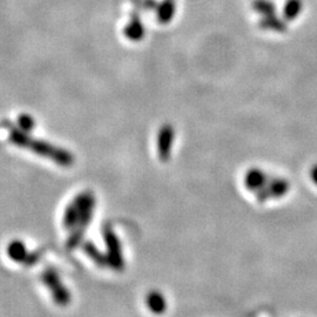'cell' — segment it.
<instances>
[{"instance_id": "cell-8", "label": "cell", "mask_w": 317, "mask_h": 317, "mask_svg": "<svg viewBox=\"0 0 317 317\" xmlns=\"http://www.w3.org/2000/svg\"><path fill=\"white\" fill-rule=\"evenodd\" d=\"M253 10L265 17V15L275 14L276 6L270 0H254Z\"/></svg>"}, {"instance_id": "cell-5", "label": "cell", "mask_w": 317, "mask_h": 317, "mask_svg": "<svg viewBox=\"0 0 317 317\" xmlns=\"http://www.w3.org/2000/svg\"><path fill=\"white\" fill-rule=\"evenodd\" d=\"M147 305L150 309V311L155 314H161L167 308V302H166L165 296L158 292H152L148 294L147 297Z\"/></svg>"}, {"instance_id": "cell-9", "label": "cell", "mask_w": 317, "mask_h": 317, "mask_svg": "<svg viewBox=\"0 0 317 317\" xmlns=\"http://www.w3.org/2000/svg\"><path fill=\"white\" fill-rule=\"evenodd\" d=\"M310 177H311L312 182H314V183L317 186V165H315L314 167L311 168V171H310Z\"/></svg>"}, {"instance_id": "cell-7", "label": "cell", "mask_w": 317, "mask_h": 317, "mask_svg": "<svg viewBox=\"0 0 317 317\" xmlns=\"http://www.w3.org/2000/svg\"><path fill=\"white\" fill-rule=\"evenodd\" d=\"M174 12H175V4L174 0H165L158 7V20L161 22H168L173 18Z\"/></svg>"}, {"instance_id": "cell-1", "label": "cell", "mask_w": 317, "mask_h": 317, "mask_svg": "<svg viewBox=\"0 0 317 317\" xmlns=\"http://www.w3.org/2000/svg\"><path fill=\"white\" fill-rule=\"evenodd\" d=\"M289 188H290V184H289L288 180L282 179V177H276V179L269 180L268 184L265 188L256 192V195L260 201H266L270 198L278 199L287 194Z\"/></svg>"}, {"instance_id": "cell-4", "label": "cell", "mask_w": 317, "mask_h": 317, "mask_svg": "<svg viewBox=\"0 0 317 317\" xmlns=\"http://www.w3.org/2000/svg\"><path fill=\"white\" fill-rule=\"evenodd\" d=\"M258 27L262 30L275 31V32H285L288 29L287 22L276 17L275 14L265 15V17L258 21Z\"/></svg>"}, {"instance_id": "cell-6", "label": "cell", "mask_w": 317, "mask_h": 317, "mask_svg": "<svg viewBox=\"0 0 317 317\" xmlns=\"http://www.w3.org/2000/svg\"><path fill=\"white\" fill-rule=\"evenodd\" d=\"M301 10H302L301 0H287L283 7V18L287 21H292L299 17Z\"/></svg>"}, {"instance_id": "cell-3", "label": "cell", "mask_w": 317, "mask_h": 317, "mask_svg": "<svg viewBox=\"0 0 317 317\" xmlns=\"http://www.w3.org/2000/svg\"><path fill=\"white\" fill-rule=\"evenodd\" d=\"M243 182H245V186L249 191L256 193L268 184L269 179L267 174L263 171H261L260 168H251L246 173Z\"/></svg>"}, {"instance_id": "cell-2", "label": "cell", "mask_w": 317, "mask_h": 317, "mask_svg": "<svg viewBox=\"0 0 317 317\" xmlns=\"http://www.w3.org/2000/svg\"><path fill=\"white\" fill-rule=\"evenodd\" d=\"M174 140V129L172 126L166 125L161 128L160 133H158V155L160 158L164 161H167L169 156H171L172 145Z\"/></svg>"}]
</instances>
